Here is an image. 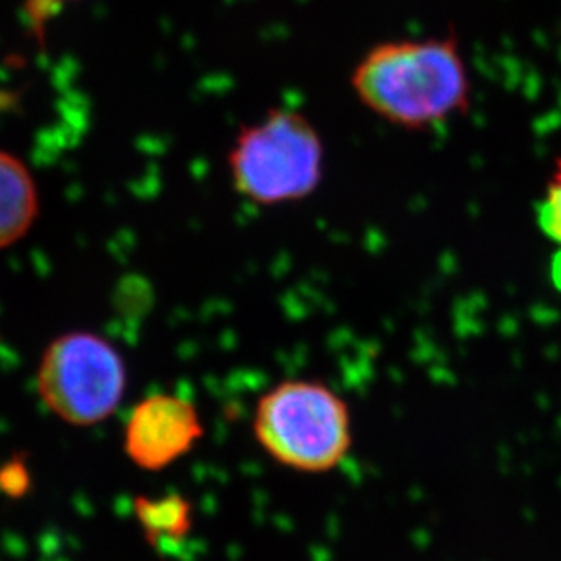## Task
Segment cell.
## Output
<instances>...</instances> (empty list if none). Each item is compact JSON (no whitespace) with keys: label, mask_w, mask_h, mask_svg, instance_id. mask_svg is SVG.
Masks as SVG:
<instances>
[{"label":"cell","mask_w":561,"mask_h":561,"mask_svg":"<svg viewBox=\"0 0 561 561\" xmlns=\"http://www.w3.org/2000/svg\"><path fill=\"white\" fill-rule=\"evenodd\" d=\"M135 508L144 533L159 543L179 540L190 527V505L176 494L160 500H138Z\"/></svg>","instance_id":"cell-7"},{"label":"cell","mask_w":561,"mask_h":561,"mask_svg":"<svg viewBox=\"0 0 561 561\" xmlns=\"http://www.w3.org/2000/svg\"><path fill=\"white\" fill-rule=\"evenodd\" d=\"M228 171L233 190L256 206L306 201L323 181L322 135L302 113L275 107L240 129Z\"/></svg>","instance_id":"cell-3"},{"label":"cell","mask_w":561,"mask_h":561,"mask_svg":"<svg viewBox=\"0 0 561 561\" xmlns=\"http://www.w3.org/2000/svg\"><path fill=\"white\" fill-rule=\"evenodd\" d=\"M41 217V191L30 165L0 148V251L26 239Z\"/></svg>","instance_id":"cell-6"},{"label":"cell","mask_w":561,"mask_h":561,"mask_svg":"<svg viewBox=\"0 0 561 561\" xmlns=\"http://www.w3.org/2000/svg\"><path fill=\"white\" fill-rule=\"evenodd\" d=\"M254 439L278 466L325 474L344 463L353 447L350 405L318 380H284L254 405Z\"/></svg>","instance_id":"cell-2"},{"label":"cell","mask_w":561,"mask_h":561,"mask_svg":"<svg viewBox=\"0 0 561 561\" xmlns=\"http://www.w3.org/2000/svg\"><path fill=\"white\" fill-rule=\"evenodd\" d=\"M82 0H26V15L33 32L38 35L44 32V27L59 15L60 11L68 4H77Z\"/></svg>","instance_id":"cell-9"},{"label":"cell","mask_w":561,"mask_h":561,"mask_svg":"<svg viewBox=\"0 0 561 561\" xmlns=\"http://www.w3.org/2000/svg\"><path fill=\"white\" fill-rule=\"evenodd\" d=\"M195 403L173 392L142 398L127 416L123 449L142 471L159 472L190 455L204 436Z\"/></svg>","instance_id":"cell-5"},{"label":"cell","mask_w":561,"mask_h":561,"mask_svg":"<svg viewBox=\"0 0 561 561\" xmlns=\"http://www.w3.org/2000/svg\"><path fill=\"white\" fill-rule=\"evenodd\" d=\"M35 389L55 419L73 427H93L112 419L123 403L126 360L102 334L68 331L46 345Z\"/></svg>","instance_id":"cell-4"},{"label":"cell","mask_w":561,"mask_h":561,"mask_svg":"<svg viewBox=\"0 0 561 561\" xmlns=\"http://www.w3.org/2000/svg\"><path fill=\"white\" fill-rule=\"evenodd\" d=\"M351 88L376 117L409 131L445 124L472 101L471 75L453 33L375 44L353 69Z\"/></svg>","instance_id":"cell-1"},{"label":"cell","mask_w":561,"mask_h":561,"mask_svg":"<svg viewBox=\"0 0 561 561\" xmlns=\"http://www.w3.org/2000/svg\"><path fill=\"white\" fill-rule=\"evenodd\" d=\"M536 218L547 239L561 245V157L554 162L551 181L541 196Z\"/></svg>","instance_id":"cell-8"}]
</instances>
